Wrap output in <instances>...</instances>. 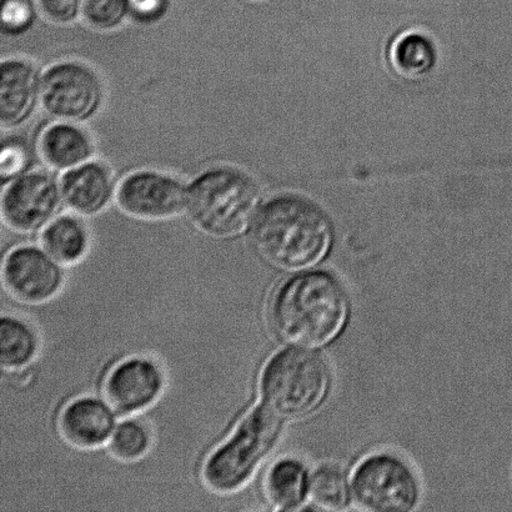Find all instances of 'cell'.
<instances>
[{
  "instance_id": "2e32d148",
  "label": "cell",
  "mask_w": 512,
  "mask_h": 512,
  "mask_svg": "<svg viewBox=\"0 0 512 512\" xmlns=\"http://www.w3.org/2000/svg\"><path fill=\"white\" fill-rule=\"evenodd\" d=\"M40 245L64 268L83 263L92 249V233L85 218L60 213L40 232Z\"/></svg>"
},
{
  "instance_id": "7402d4cb",
  "label": "cell",
  "mask_w": 512,
  "mask_h": 512,
  "mask_svg": "<svg viewBox=\"0 0 512 512\" xmlns=\"http://www.w3.org/2000/svg\"><path fill=\"white\" fill-rule=\"evenodd\" d=\"M80 18L97 32H114L129 17L127 0H82Z\"/></svg>"
},
{
  "instance_id": "7c38bea8",
  "label": "cell",
  "mask_w": 512,
  "mask_h": 512,
  "mask_svg": "<svg viewBox=\"0 0 512 512\" xmlns=\"http://www.w3.org/2000/svg\"><path fill=\"white\" fill-rule=\"evenodd\" d=\"M118 416L103 395H78L60 408L57 429L72 448L94 451L109 444Z\"/></svg>"
},
{
  "instance_id": "8992f818",
  "label": "cell",
  "mask_w": 512,
  "mask_h": 512,
  "mask_svg": "<svg viewBox=\"0 0 512 512\" xmlns=\"http://www.w3.org/2000/svg\"><path fill=\"white\" fill-rule=\"evenodd\" d=\"M351 494L361 509L371 512H406L420 499L419 481L399 456L369 455L356 465L351 476Z\"/></svg>"
},
{
  "instance_id": "277c9868",
  "label": "cell",
  "mask_w": 512,
  "mask_h": 512,
  "mask_svg": "<svg viewBox=\"0 0 512 512\" xmlns=\"http://www.w3.org/2000/svg\"><path fill=\"white\" fill-rule=\"evenodd\" d=\"M281 421L263 405L253 406L200 465L202 484L210 493L233 495L247 488L275 448Z\"/></svg>"
},
{
  "instance_id": "ba28073f",
  "label": "cell",
  "mask_w": 512,
  "mask_h": 512,
  "mask_svg": "<svg viewBox=\"0 0 512 512\" xmlns=\"http://www.w3.org/2000/svg\"><path fill=\"white\" fill-rule=\"evenodd\" d=\"M65 269L42 245L20 244L3 256V289L17 303L48 304L62 293Z\"/></svg>"
},
{
  "instance_id": "5bb4252c",
  "label": "cell",
  "mask_w": 512,
  "mask_h": 512,
  "mask_svg": "<svg viewBox=\"0 0 512 512\" xmlns=\"http://www.w3.org/2000/svg\"><path fill=\"white\" fill-rule=\"evenodd\" d=\"M59 182L65 207L80 217H97L115 202L117 184L113 174L98 160L92 159L68 170Z\"/></svg>"
},
{
  "instance_id": "cb8c5ba5",
  "label": "cell",
  "mask_w": 512,
  "mask_h": 512,
  "mask_svg": "<svg viewBox=\"0 0 512 512\" xmlns=\"http://www.w3.org/2000/svg\"><path fill=\"white\" fill-rule=\"evenodd\" d=\"M40 17L55 25L77 22L82 10V0H34Z\"/></svg>"
},
{
  "instance_id": "6da1fadb",
  "label": "cell",
  "mask_w": 512,
  "mask_h": 512,
  "mask_svg": "<svg viewBox=\"0 0 512 512\" xmlns=\"http://www.w3.org/2000/svg\"><path fill=\"white\" fill-rule=\"evenodd\" d=\"M269 323L280 339L300 348H320L341 333L349 314L343 285L326 271L290 276L275 289Z\"/></svg>"
},
{
  "instance_id": "7a4b0ae2",
  "label": "cell",
  "mask_w": 512,
  "mask_h": 512,
  "mask_svg": "<svg viewBox=\"0 0 512 512\" xmlns=\"http://www.w3.org/2000/svg\"><path fill=\"white\" fill-rule=\"evenodd\" d=\"M250 232L260 258L285 271L320 263L331 243L323 210L296 195H280L261 205Z\"/></svg>"
},
{
  "instance_id": "9c48e42d",
  "label": "cell",
  "mask_w": 512,
  "mask_h": 512,
  "mask_svg": "<svg viewBox=\"0 0 512 512\" xmlns=\"http://www.w3.org/2000/svg\"><path fill=\"white\" fill-rule=\"evenodd\" d=\"M64 205L60 182L42 170H28L4 184L2 218L18 234L40 233Z\"/></svg>"
},
{
  "instance_id": "8fae6325",
  "label": "cell",
  "mask_w": 512,
  "mask_h": 512,
  "mask_svg": "<svg viewBox=\"0 0 512 512\" xmlns=\"http://www.w3.org/2000/svg\"><path fill=\"white\" fill-rule=\"evenodd\" d=\"M167 388L162 364L149 355L115 361L102 380V395L120 416L140 415L158 403Z\"/></svg>"
},
{
  "instance_id": "d6986e66",
  "label": "cell",
  "mask_w": 512,
  "mask_h": 512,
  "mask_svg": "<svg viewBox=\"0 0 512 512\" xmlns=\"http://www.w3.org/2000/svg\"><path fill=\"white\" fill-rule=\"evenodd\" d=\"M153 430L140 415L122 416L107 448L119 463L134 464L147 458L153 448Z\"/></svg>"
},
{
  "instance_id": "9a60e30c",
  "label": "cell",
  "mask_w": 512,
  "mask_h": 512,
  "mask_svg": "<svg viewBox=\"0 0 512 512\" xmlns=\"http://www.w3.org/2000/svg\"><path fill=\"white\" fill-rule=\"evenodd\" d=\"M38 153L50 170L63 174L94 159L95 148L82 124L54 120L40 133Z\"/></svg>"
},
{
  "instance_id": "484cf974",
  "label": "cell",
  "mask_w": 512,
  "mask_h": 512,
  "mask_svg": "<svg viewBox=\"0 0 512 512\" xmlns=\"http://www.w3.org/2000/svg\"><path fill=\"white\" fill-rule=\"evenodd\" d=\"M129 17L138 23L159 22L168 9V0H127Z\"/></svg>"
},
{
  "instance_id": "e0dca14e",
  "label": "cell",
  "mask_w": 512,
  "mask_h": 512,
  "mask_svg": "<svg viewBox=\"0 0 512 512\" xmlns=\"http://www.w3.org/2000/svg\"><path fill=\"white\" fill-rule=\"evenodd\" d=\"M266 503L276 511H296L310 498V474L295 458L276 460L263 484Z\"/></svg>"
},
{
  "instance_id": "4fadbf2b",
  "label": "cell",
  "mask_w": 512,
  "mask_h": 512,
  "mask_svg": "<svg viewBox=\"0 0 512 512\" xmlns=\"http://www.w3.org/2000/svg\"><path fill=\"white\" fill-rule=\"evenodd\" d=\"M0 122L3 129H17L42 107V72L28 59L12 57L2 62Z\"/></svg>"
},
{
  "instance_id": "52a82bcc",
  "label": "cell",
  "mask_w": 512,
  "mask_h": 512,
  "mask_svg": "<svg viewBox=\"0 0 512 512\" xmlns=\"http://www.w3.org/2000/svg\"><path fill=\"white\" fill-rule=\"evenodd\" d=\"M104 85L90 65L62 60L42 73V108L54 120L83 124L99 113Z\"/></svg>"
},
{
  "instance_id": "44dd1931",
  "label": "cell",
  "mask_w": 512,
  "mask_h": 512,
  "mask_svg": "<svg viewBox=\"0 0 512 512\" xmlns=\"http://www.w3.org/2000/svg\"><path fill=\"white\" fill-rule=\"evenodd\" d=\"M348 476L336 465H321L310 476V500L319 509L340 511L350 503Z\"/></svg>"
},
{
  "instance_id": "d4e9b609",
  "label": "cell",
  "mask_w": 512,
  "mask_h": 512,
  "mask_svg": "<svg viewBox=\"0 0 512 512\" xmlns=\"http://www.w3.org/2000/svg\"><path fill=\"white\" fill-rule=\"evenodd\" d=\"M28 149L20 142H5L2 149V158H0V174H2L3 183L20 177L29 170Z\"/></svg>"
},
{
  "instance_id": "3957f363",
  "label": "cell",
  "mask_w": 512,
  "mask_h": 512,
  "mask_svg": "<svg viewBox=\"0 0 512 512\" xmlns=\"http://www.w3.org/2000/svg\"><path fill=\"white\" fill-rule=\"evenodd\" d=\"M260 207L258 184L238 168H210L187 185L185 214L208 237H240L252 229Z\"/></svg>"
},
{
  "instance_id": "ac0fdd59",
  "label": "cell",
  "mask_w": 512,
  "mask_h": 512,
  "mask_svg": "<svg viewBox=\"0 0 512 512\" xmlns=\"http://www.w3.org/2000/svg\"><path fill=\"white\" fill-rule=\"evenodd\" d=\"M42 341L35 326L17 314L0 320V368L4 374L20 373L39 358Z\"/></svg>"
},
{
  "instance_id": "30bf717a",
  "label": "cell",
  "mask_w": 512,
  "mask_h": 512,
  "mask_svg": "<svg viewBox=\"0 0 512 512\" xmlns=\"http://www.w3.org/2000/svg\"><path fill=\"white\" fill-rule=\"evenodd\" d=\"M115 204L130 218L165 222L185 214L187 185L159 170H135L117 185Z\"/></svg>"
},
{
  "instance_id": "4316f807",
  "label": "cell",
  "mask_w": 512,
  "mask_h": 512,
  "mask_svg": "<svg viewBox=\"0 0 512 512\" xmlns=\"http://www.w3.org/2000/svg\"><path fill=\"white\" fill-rule=\"evenodd\" d=\"M248 2H260V0H248Z\"/></svg>"
},
{
  "instance_id": "5b68a950",
  "label": "cell",
  "mask_w": 512,
  "mask_h": 512,
  "mask_svg": "<svg viewBox=\"0 0 512 512\" xmlns=\"http://www.w3.org/2000/svg\"><path fill=\"white\" fill-rule=\"evenodd\" d=\"M330 371L319 355L285 348L271 355L259 375V403L281 421L305 418L328 395Z\"/></svg>"
},
{
  "instance_id": "ffe728a7",
  "label": "cell",
  "mask_w": 512,
  "mask_h": 512,
  "mask_svg": "<svg viewBox=\"0 0 512 512\" xmlns=\"http://www.w3.org/2000/svg\"><path fill=\"white\" fill-rule=\"evenodd\" d=\"M390 60L401 77L416 80L425 77L434 68L436 50L425 35L406 33L391 45Z\"/></svg>"
},
{
  "instance_id": "603a6c76",
  "label": "cell",
  "mask_w": 512,
  "mask_h": 512,
  "mask_svg": "<svg viewBox=\"0 0 512 512\" xmlns=\"http://www.w3.org/2000/svg\"><path fill=\"white\" fill-rule=\"evenodd\" d=\"M37 7L30 0H3L2 28L5 34L28 32L34 24Z\"/></svg>"
}]
</instances>
